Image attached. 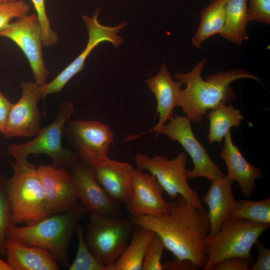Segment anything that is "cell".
I'll return each instance as SVG.
<instances>
[{
    "label": "cell",
    "mask_w": 270,
    "mask_h": 270,
    "mask_svg": "<svg viewBox=\"0 0 270 270\" xmlns=\"http://www.w3.org/2000/svg\"><path fill=\"white\" fill-rule=\"evenodd\" d=\"M169 212L160 216L130 217L134 226L152 230L176 258L188 260L203 268L208 260L206 242L210 224L208 212L182 196L169 202Z\"/></svg>",
    "instance_id": "cell-1"
},
{
    "label": "cell",
    "mask_w": 270,
    "mask_h": 270,
    "mask_svg": "<svg viewBox=\"0 0 270 270\" xmlns=\"http://www.w3.org/2000/svg\"><path fill=\"white\" fill-rule=\"evenodd\" d=\"M206 62V58H203L189 72L174 75L186 84L180 91L178 106L191 122L196 124L202 122L208 111L227 104L236 98L230 86L234 81L245 78L260 80L256 76L244 69L218 71L204 80L202 73Z\"/></svg>",
    "instance_id": "cell-2"
},
{
    "label": "cell",
    "mask_w": 270,
    "mask_h": 270,
    "mask_svg": "<svg viewBox=\"0 0 270 270\" xmlns=\"http://www.w3.org/2000/svg\"><path fill=\"white\" fill-rule=\"evenodd\" d=\"M86 212L79 202L71 210L53 214L34 224L20 227L12 226L7 230L6 236L47 250L58 264L68 268V246L77 226Z\"/></svg>",
    "instance_id": "cell-3"
},
{
    "label": "cell",
    "mask_w": 270,
    "mask_h": 270,
    "mask_svg": "<svg viewBox=\"0 0 270 270\" xmlns=\"http://www.w3.org/2000/svg\"><path fill=\"white\" fill-rule=\"evenodd\" d=\"M10 164L13 172L5 184L13 224H32L53 214L36 166L30 162Z\"/></svg>",
    "instance_id": "cell-4"
},
{
    "label": "cell",
    "mask_w": 270,
    "mask_h": 270,
    "mask_svg": "<svg viewBox=\"0 0 270 270\" xmlns=\"http://www.w3.org/2000/svg\"><path fill=\"white\" fill-rule=\"evenodd\" d=\"M76 112L72 102L63 101L59 104L54 120L48 126L41 128L34 138L22 144H10L7 148L8 154L16 162L27 164L28 156L41 154L48 156L54 166L68 170L79 158L72 150L64 148L62 136L64 126Z\"/></svg>",
    "instance_id": "cell-5"
},
{
    "label": "cell",
    "mask_w": 270,
    "mask_h": 270,
    "mask_svg": "<svg viewBox=\"0 0 270 270\" xmlns=\"http://www.w3.org/2000/svg\"><path fill=\"white\" fill-rule=\"evenodd\" d=\"M270 226L269 224L228 216L220 230L208 238V260L202 270H211L216 263L230 257L250 259L253 245Z\"/></svg>",
    "instance_id": "cell-6"
},
{
    "label": "cell",
    "mask_w": 270,
    "mask_h": 270,
    "mask_svg": "<svg viewBox=\"0 0 270 270\" xmlns=\"http://www.w3.org/2000/svg\"><path fill=\"white\" fill-rule=\"evenodd\" d=\"M134 225L122 217H106L90 214L84 228V240L94 256L106 266L114 263L124 250Z\"/></svg>",
    "instance_id": "cell-7"
},
{
    "label": "cell",
    "mask_w": 270,
    "mask_h": 270,
    "mask_svg": "<svg viewBox=\"0 0 270 270\" xmlns=\"http://www.w3.org/2000/svg\"><path fill=\"white\" fill-rule=\"evenodd\" d=\"M136 169L153 174L172 200L178 196L198 208H203L197 192L189 185L186 176L187 156L184 152L172 159L162 156H150L138 153L134 157Z\"/></svg>",
    "instance_id": "cell-8"
},
{
    "label": "cell",
    "mask_w": 270,
    "mask_h": 270,
    "mask_svg": "<svg viewBox=\"0 0 270 270\" xmlns=\"http://www.w3.org/2000/svg\"><path fill=\"white\" fill-rule=\"evenodd\" d=\"M62 135L79 160L90 168L108 158L109 148L114 142L110 127L96 120L70 118Z\"/></svg>",
    "instance_id": "cell-9"
},
{
    "label": "cell",
    "mask_w": 270,
    "mask_h": 270,
    "mask_svg": "<svg viewBox=\"0 0 270 270\" xmlns=\"http://www.w3.org/2000/svg\"><path fill=\"white\" fill-rule=\"evenodd\" d=\"M160 134L178 142L191 158L194 168L190 170H187L188 178L202 177L212 182L225 176L196 137L191 121L186 116L174 114L169 122L162 126L158 136Z\"/></svg>",
    "instance_id": "cell-10"
},
{
    "label": "cell",
    "mask_w": 270,
    "mask_h": 270,
    "mask_svg": "<svg viewBox=\"0 0 270 270\" xmlns=\"http://www.w3.org/2000/svg\"><path fill=\"white\" fill-rule=\"evenodd\" d=\"M0 36L11 40L21 48L28 60L34 82L44 86L50 72L44 60L42 30L36 14L16 18L0 32Z\"/></svg>",
    "instance_id": "cell-11"
},
{
    "label": "cell",
    "mask_w": 270,
    "mask_h": 270,
    "mask_svg": "<svg viewBox=\"0 0 270 270\" xmlns=\"http://www.w3.org/2000/svg\"><path fill=\"white\" fill-rule=\"evenodd\" d=\"M22 96L10 112L3 134L6 138L34 137L41 128L38 102L42 98L41 86L35 82H20Z\"/></svg>",
    "instance_id": "cell-12"
},
{
    "label": "cell",
    "mask_w": 270,
    "mask_h": 270,
    "mask_svg": "<svg viewBox=\"0 0 270 270\" xmlns=\"http://www.w3.org/2000/svg\"><path fill=\"white\" fill-rule=\"evenodd\" d=\"M131 178L132 194L125 206L130 217L160 216L169 212V202L163 197L164 190L153 174L132 167Z\"/></svg>",
    "instance_id": "cell-13"
},
{
    "label": "cell",
    "mask_w": 270,
    "mask_h": 270,
    "mask_svg": "<svg viewBox=\"0 0 270 270\" xmlns=\"http://www.w3.org/2000/svg\"><path fill=\"white\" fill-rule=\"evenodd\" d=\"M70 171L74 180L79 202L87 212L106 217H122L116 202L98 182L91 168L78 160Z\"/></svg>",
    "instance_id": "cell-14"
},
{
    "label": "cell",
    "mask_w": 270,
    "mask_h": 270,
    "mask_svg": "<svg viewBox=\"0 0 270 270\" xmlns=\"http://www.w3.org/2000/svg\"><path fill=\"white\" fill-rule=\"evenodd\" d=\"M36 168L53 214L69 210L79 202L74 180L70 170L42 163Z\"/></svg>",
    "instance_id": "cell-15"
},
{
    "label": "cell",
    "mask_w": 270,
    "mask_h": 270,
    "mask_svg": "<svg viewBox=\"0 0 270 270\" xmlns=\"http://www.w3.org/2000/svg\"><path fill=\"white\" fill-rule=\"evenodd\" d=\"M149 90L156 100V116H158V123L148 132L140 134V136H132L128 138L135 139L140 136L154 132L158 138V132L162 126L173 116L174 108L178 106L180 94L183 84L179 80L176 82L170 76L166 64L162 63L158 74L146 80Z\"/></svg>",
    "instance_id": "cell-16"
},
{
    "label": "cell",
    "mask_w": 270,
    "mask_h": 270,
    "mask_svg": "<svg viewBox=\"0 0 270 270\" xmlns=\"http://www.w3.org/2000/svg\"><path fill=\"white\" fill-rule=\"evenodd\" d=\"M132 168L128 162L108 158L91 168L96 180L106 194L116 202L125 206L132 194Z\"/></svg>",
    "instance_id": "cell-17"
},
{
    "label": "cell",
    "mask_w": 270,
    "mask_h": 270,
    "mask_svg": "<svg viewBox=\"0 0 270 270\" xmlns=\"http://www.w3.org/2000/svg\"><path fill=\"white\" fill-rule=\"evenodd\" d=\"M223 148L219 155L225 162L228 178L236 180L242 194L248 198L256 188V181L263 176L260 168L250 164L232 140L230 130L224 138Z\"/></svg>",
    "instance_id": "cell-18"
},
{
    "label": "cell",
    "mask_w": 270,
    "mask_h": 270,
    "mask_svg": "<svg viewBox=\"0 0 270 270\" xmlns=\"http://www.w3.org/2000/svg\"><path fill=\"white\" fill-rule=\"evenodd\" d=\"M100 10H96L92 17L84 15L82 20L86 24L88 40L86 46L82 53L68 66L60 73V78L68 82L74 76L80 72L84 66L86 58L92 50L103 42H111L115 48L124 42V40L117 34L124 28L122 23L115 27L106 26L100 24L98 20Z\"/></svg>",
    "instance_id": "cell-19"
},
{
    "label": "cell",
    "mask_w": 270,
    "mask_h": 270,
    "mask_svg": "<svg viewBox=\"0 0 270 270\" xmlns=\"http://www.w3.org/2000/svg\"><path fill=\"white\" fill-rule=\"evenodd\" d=\"M6 257L13 270H58V263L46 249L7 238Z\"/></svg>",
    "instance_id": "cell-20"
},
{
    "label": "cell",
    "mask_w": 270,
    "mask_h": 270,
    "mask_svg": "<svg viewBox=\"0 0 270 270\" xmlns=\"http://www.w3.org/2000/svg\"><path fill=\"white\" fill-rule=\"evenodd\" d=\"M234 180L226 175L212 182L210 188L203 196L208 208L210 229L208 236L216 234L224 220L230 215L236 200L232 192Z\"/></svg>",
    "instance_id": "cell-21"
},
{
    "label": "cell",
    "mask_w": 270,
    "mask_h": 270,
    "mask_svg": "<svg viewBox=\"0 0 270 270\" xmlns=\"http://www.w3.org/2000/svg\"><path fill=\"white\" fill-rule=\"evenodd\" d=\"M155 234L150 229L134 226L130 241L108 270H140L146 249Z\"/></svg>",
    "instance_id": "cell-22"
},
{
    "label": "cell",
    "mask_w": 270,
    "mask_h": 270,
    "mask_svg": "<svg viewBox=\"0 0 270 270\" xmlns=\"http://www.w3.org/2000/svg\"><path fill=\"white\" fill-rule=\"evenodd\" d=\"M248 0H228L226 6L225 22L220 34L235 44L240 45L249 38L246 30Z\"/></svg>",
    "instance_id": "cell-23"
},
{
    "label": "cell",
    "mask_w": 270,
    "mask_h": 270,
    "mask_svg": "<svg viewBox=\"0 0 270 270\" xmlns=\"http://www.w3.org/2000/svg\"><path fill=\"white\" fill-rule=\"evenodd\" d=\"M228 0H210L208 6L202 10L199 26L191 38L192 46L199 48L206 39L220 34L224 24Z\"/></svg>",
    "instance_id": "cell-24"
},
{
    "label": "cell",
    "mask_w": 270,
    "mask_h": 270,
    "mask_svg": "<svg viewBox=\"0 0 270 270\" xmlns=\"http://www.w3.org/2000/svg\"><path fill=\"white\" fill-rule=\"evenodd\" d=\"M210 120L208 140L221 145L227 132L232 127L238 128L244 120L241 110L232 104H222L207 114Z\"/></svg>",
    "instance_id": "cell-25"
},
{
    "label": "cell",
    "mask_w": 270,
    "mask_h": 270,
    "mask_svg": "<svg viewBox=\"0 0 270 270\" xmlns=\"http://www.w3.org/2000/svg\"><path fill=\"white\" fill-rule=\"evenodd\" d=\"M229 216L270 224V198L256 201L239 200Z\"/></svg>",
    "instance_id": "cell-26"
},
{
    "label": "cell",
    "mask_w": 270,
    "mask_h": 270,
    "mask_svg": "<svg viewBox=\"0 0 270 270\" xmlns=\"http://www.w3.org/2000/svg\"><path fill=\"white\" fill-rule=\"evenodd\" d=\"M76 233L78 238L76 256L69 270H106V266L98 260L88 248L84 240V226L79 223Z\"/></svg>",
    "instance_id": "cell-27"
},
{
    "label": "cell",
    "mask_w": 270,
    "mask_h": 270,
    "mask_svg": "<svg viewBox=\"0 0 270 270\" xmlns=\"http://www.w3.org/2000/svg\"><path fill=\"white\" fill-rule=\"evenodd\" d=\"M4 177L0 174V255L6 256V230L14 226L10 203L6 190Z\"/></svg>",
    "instance_id": "cell-28"
},
{
    "label": "cell",
    "mask_w": 270,
    "mask_h": 270,
    "mask_svg": "<svg viewBox=\"0 0 270 270\" xmlns=\"http://www.w3.org/2000/svg\"><path fill=\"white\" fill-rule=\"evenodd\" d=\"M39 20L42 34L43 46H52L58 43V37L50 26L45 7V0H31Z\"/></svg>",
    "instance_id": "cell-29"
},
{
    "label": "cell",
    "mask_w": 270,
    "mask_h": 270,
    "mask_svg": "<svg viewBox=\"0 0 270 270\" xmlns=\"http://www.w3.org/2000/svg\"><path fill=\"white\" fill-rule=\"evenodd\" d=\"M30 10V6L22 0L0 2V32L8 27L14 18L27 15Z\"/></svg>",
    "instance_id": "cell-30"
},
{
    "label": "cell",
    "mask_w": 270,
    "mask_h": 270,
    "mask_svg": "<svg viewBox=\"0 0 270 270\" xmlns=\"http://www.w3.org/2000/svg\"><path fill=\"white\" fill-rule=\"evenodd\" d=\"M164 248L162 240L156 234L146 249L140 270H162L161 260Z\"/></svg>",
    "instance_id": "cell-31"
},
{
    "label": "cell",
    "mask_w": 270,
    "mask_h": 270,
    "mask_svg": "<svg viewBox=\"0 0 270 270\" xmlns=\"http://www.w3.org/2000/svg\"><path fill=\"white\" fill-rule=\"evenodd\" d=\"M248 21L270 24V0H248Z\"/></svg>",
    "instance_id": "cell-32"
},
{
    "label": "cell",
    "mask_w": 270,
    "mask_h": 270,
    "mask_svg": "<svg viewBox=\"0 0 270 270\" xmlns=\"http://www.w3.org/2000/svg\"><path fill=\"white\" fill-rule=\"evenodd\" d=\"M250 260L238 256L228 258L216 263L211 270H250Z\"/></svg>",
    "instance_id": "cell-33"
},
{
    "label": "cell",
    "mask_w": 270,
    "mask_h": 270,
    "mask_svg": "<svg viewBox=\"0 0 270 270\" xmlns=\"http://www.w3.org/2000/svg\"><path fill=\"white\" fill-rule=\"evenodd\" d=\"M256 244L258 249V258L250 270H270V250L262 242L258 241Z\"/></svg>",
    "instance_id": "cell-34"
},
{
    "label": "cell",
    "mask_w": 270,
    "mask_h": 270,
    "mask_svg": "<svg viewBox=\"0 0 270 270\" xmlns=\"http://www.w3.org/2000/svg\"><path fill=\"white\" fill-rule=\"evenodd\" d=\"M162 270H196L200 268L188 260L176 258L172 260H167L162 264Z\"/></svg>",
    "instance_id": "cell-35"
},
{
    "label": "cell",
    "mask_w": 270,
    "mask_h": 270,
    "mask_svg": "<svg viewBox=\"0 0 270 270\" xmlns=\"http://www.w3.org/2000/svg\"><path fill=\"white\" fill-rule=\"evenodd\" d=\"M12 106L10 101L0 90V133L3 134L6 124Z\"/></svg>",
    "instance_id": "cell-36"
},
{
    "label": "cell",
    "mask_w": 270,
    "mask_h": 270,
    "mask_svg": "<svg viewBox=\"0 0 270 270\" xmlns=\"http://www.w3.org/2000/svg\"><path fill=\"white\" fill-rule=\"evenodd\" d=\"M0 270H13V269L7 261L0 258Z\"/></svg>",
    "instance_id": "cell-37"
},
{
    "label": "cell",
    "mask_w": 270,
    "mask_h": 270,
    "mask_svg": "<svg viewBox=\"0 0 270 270\" xmlns=\"http://www.w3.org/2000/svg\"><path fill=\"white\" fill-rule=\"evenodd\" d=\"M16 0H0V2H14Z\"/></svg>",
    "instance_id": "cell-38"
}]
</instances>
